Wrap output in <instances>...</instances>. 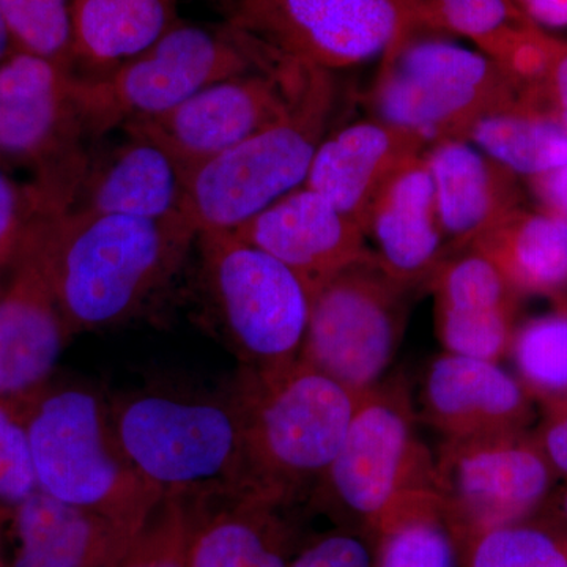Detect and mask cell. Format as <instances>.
Segmentation results:
<instances>
[{
  "mask_svg": "<svg viewBox=\"0 0 567 567\" xmlns=\"http://www.w3.org/2000/svg\"><path fill=\"white\" fill-rule=\"evenodd\" d=\"M110 409L118 445L163 502L254 498L233 386L223 393L140 388L110 399Z\"/></svg>",
  "mask_w": 567,
  "mask_h": 567,
  "instance_id": "cell-1",
  "label": "cell"
},
{
  "mask_svg": "<svg viewBox=\"0 0 567 567\" xmlns=\"http://www.w3.org/2000/svg\"><path fill=\"white\" fill-rule=\"evenodd\" d=\"M196 238L186 221L50 213L48 268L71 333L103 330L136 316L174 278Z\"/></svg>",
  "mask_w": 567,
  "mask_h": 567,
  "instance_id": "cell-2",
  "label": "cell"
},
{
  "mask_svg": "<svg viewBox=\"0 0 567 567\" xmlns=\"http://www.w3.org/2000/svg\"><path fill=\"white\" fill-rule=\"evenodd\" d=\"M233 388L254 498L281 506L316 491L344 443L361 394L301 360L278 371H241Z\"/></svg>",
  "mask_w": 567,
  "mask_h": 567,
  "instance_id": "cell-3",
  "label": "cell"
},
{
  "mask_svg": "<svg viewBox=\"0 0 567 567\" xmlns=\"http://www.w3.org/2000/svg\"><path fill=\"white\" fill-rule=\"evenodd\" d=\"M22 410L41 492L130 527H147L163 499L118 445L110 399L81 383L51 380L22 401Z\"/></svg>",
  "mask_w": 567,
  "mask_h": 567,
  "instance_id": "cell-4",
  "label": "cell"
},
{
  "mask_svg": "<svg viewBox=\"0 0 567 567\" xmlns=\"http://www.w3.org/2000/svg\"><path fill=\"white\" fill-rule=\"evenodd\" d=\"M334 106L330 71L306 69L281 118L189 175L185 215L194 233H235L303 188Z\"/></svg>",
  "mask_w": 567,
  "mask_h": 567,
  "instance_id": "cell-5",
  "label": "cell"
},
{
  "mask_svg": "<svg viewBox=\"0 0 567 567\" xmlns=\"http://www.w3.org/2000/svg\"><path fill=\"white\" fill-rule=\"evenodd\" d=\"M278 65L233 25L177 21L147 50L102 76H74V93L93 141L156 117L215 82Z\"/></svg>",
  "mask_w": 567,
  "mask_h": 567,
  "instance_id": "cell-6",
  "label": "cell"
},
{
  "mask_svg": "<svg viewBox=\"0 0 567 567\" xmlns=\"http://www.w3.org/2000/svg\"><path fill=\"white\" fill-rule=\"evenodd\" d=\"M520 95L517 81L484 52L420 33L382 55L371 106L380 121L417 133L431 145L466 141L481 118Z\"/></svg>",
  "mask_w": 567,
  "mask_h": 567,
  "instance_id": "cell-7",
  "label": "cell"
},
{
  "mask_svg": "<svg viewBox=\"0 0 567 567\" xmlns=\"http://www.w3.org/2000/svg\"><path fill=\"white\" fill-rule=\"evenodd\" d=\"M208 303L241 371L270 372L297 363L308 331V286L289 267L234 234H200Z\"/></svg>",
  "mask_w": 567,
  "mask_h": 567,
  "instance_id": "cell-8",
  "label": "cell"
},
{
  "mask_svg": "<svg viewBox=\"0 0 567 567\" xmlns=\"http://www.w3.org/2000/svg\"><path fill=\"white\" fill-rule=\"evenodd\" d=\"M74 76L29 52L0 63V166L28 174L47 212L69 210L93 153Z\"/></svg>",
  "mask_w": 567,
  "mask_h": 567,
  "instance_id": "cell-9",
  "label": "cell"
},
{
  "mask_svg": "<svg viewBox=\"0 0 567 567\" xmlns=\"http://www.w3.org/2000/svg\"><path fill=\"white\" fill-rule=\"evenodd\" d=\"M316 492L375 535L409 507L435 498V458L417 439L404 388L361 394L341 450Z\"/></svg>",
  "mask_w": 567,
  "mask_h": 567,
  "instance_id": "cell-10",
  "label": "cell"
},
{
  "mask_svg": "<svg viewBox=\"0 0 567 567\" xmlns=\"http://www.w3.org/2000/svg\"><path fill=\"white\" fill-rule=\"evenodd\" d=\"M224 22L281 62L324 71L382 58L416 35L405 0H215Z\"/></svg>",
  "mask_w": 567,
  "mask_h": 567,
  "instance_id": "cell-11",
  "label": "cell"
},
{
  "mask_svg": "<svg viewBox=\"0 0 567 567\" xmlns=\"http://www.w3.org/2000/svg\"><path fill=\"white\" fill-rule=\"evenodd\" d=\"M406 290L365 254L312 295L300 360L353 393L372 390L401 342Z\"/></svg>",
  "mask_w": 567,
  "mask_h": 567,
  "instance_id": "cell-12",
  "label": "cell"
},
{
  "mask_svg": "<svg viewBox=\"0 0 567 567\" xmlns=\"http://www.w3.org/2000/svg\"><path fill=\"white\" fill-rule=\"evenodd\" d=\"M548 481L544 457L511 434L445 440L435 457L436 494L462 548L481 533L517 524Z\"/></svg>",
  "mask_w": 567,
  "mask_h": 567,
  "instance_id": "cell-13",
  "label": "cell"
},
{
  "mask_svg": "<svg viewBox=\"0 0 567 567\" xmlns=\"http://www.w3.org/2000/svg\"><path fill=\"white\" fill-rule=\"evenodd\" d=\"M306 69L281 62L271 70L237 74L207 85L174 110L126 126L162 142L193 173L281 118L303 82Z\"/></svg>",
  "mask_w": 567,
  "mask_h": 567,
  "instance_id": "cell-14",
  "label": "cell"
},
{
  "mask_svg": "<svg viewBox=\"0 0 567 567\" xmlns=\"http://www.w3.org/2000/svg\"><path fill=\"white\" fill-rule=\"evenodd\" d=\"M48 215L33 219L0 290V401H24L47 386L73 338L48 268Z\"/></svg>",
  "mask_w": 567,
  "mask_h": 567,
  "instance_id": "cell-15",
  "label": "cell"
},
{
  "mask_svg": "<svg viewBox=\"0 0 567 567\" xmlns=\"http://www.w3.org/2000/svg\"><path fill=\"white\" fill-rule=\"evenodd\" d=\"M122 132L125 140L92 153L69 210L188 223L192 171L140 128L125 126Z\"/></svg>",
  "mask_w": 567,
  "mask_h": 567,
  "instance_id": "cell-16",
  "label": "cell"
},
{
  "mask_svg": "<svg viewBox=\"0 0 567 567\" xmlns=\"http://www.w3.org/2000/svg\"><path fill=\"white\" fill-rule=\"evenodd\" d=\"M233 234L289 267L311 295L371 252L363 227L306 186L287 194Z\"/></svg>",
  "mask_w": 567,
  "mask_h": 567,
  "instance_id": "cell-17",
  "label": "cell"
},
{
  "mask_svg": "<svg viewBox=\"0 0 567 567\" xmlns=\"http://www.w3.org/2000/svg\"><path fill=\"white\" fill-rule=\"evenodd\" d=\"M427 147L420 134L380 118L354 122L323 137L305 186L364 230L372 204L388 182Z\"/></svg>",
  "mask_w": 567,
  "mask_h": 567,
  "instance_id": "cell-18",
  "label": "cell"
},
{
  "mask_svg": "<svg viewBox=\"0 0 567 567\" xmlns=\"http://www.w3.org/2000/svg\"><path fill=\"white\" fill-rule=\"evenodd\" d=\"M446 353L498 361L513 342L514 287L487 257L465 249L447 256L427 284Z\"/></svg>",
  "mask_w": 567,
  "mask_h": 567,
  "instance_id": "cell-19",
  "label": "cell"
},
{
  "mask_svg": "<svg viewBox=\"0 0 567 567\" xmlns=\"http://www.w3.org/2000/svg\"><path fill=\"white\" fill-rule=\"evenodd\" d=\"M364 234L374 244L377 262L394 281L406 289L431 281L450 254L424 156L388 182L372 204Z\"/></svg>",
  "mask_w": 567,
  "mask_h": 567,
  "instance_id": "cell-20",
  "label": "cell"
},
{
  "mask_svg": "<svg viewBox=\"0 0 567 567\" xmlns=\"http://www.w3.org/2000/svg\"><path fill=\"white\" fill-rule=\"evenodd\" d=\"M10 567H118L144 529L39 491L10 518Z\"/></svg>",
  "mask_w": 567,
  "mask_h": 567,
  "instance_id": "cell-21",
  "label": "cell"
},
{
  "mask_svg": "<svg viewBox=\"0 0 567 567\" xmlns=\"http://www.w3.org/2000/svg\"><path fill=\"white\" fill-rule=\"evenodd\" d=\"M447 254L472 248L518 208L516 175L488 158L472 142H432L424 152Z\"/></svg>",
  "mask_w": 567,
  "mask_h": 567,
  "instance_id": "cell-22",
  "label": "cell"
},
{
  "mask_svg": "<svg viewBox=\"0 0 567 567\" xmlns=\"http://www.w3.org/2000/svg\"><path fill=\"white\" fill-rule=\"evenodd\" d=\"M423 416L446 440L511 434L525 412L520 385L495 361L445 353L429 365Z\"/></svg>",
  "mask_w": 567,
  "mask_h": 567,
  "instance_id": "cell-23",
  "label": "cell"
},
{
  "mask_svg": "<svg viewBox=\"0 0 567 567\" xmlns=\"http://www.w3.org/2000/svg\"><path fill=\"white\" fill-rule=\"evenodd\" d=\"M278 507L254 498L186 505V567H289Z\"/></svg>",
  "mask_w": 567,
  "mask_h": 567,
  "instance_id": "cell-24",
  "label": "cell"
},
{
  "mask_svg": "<svg viewBox=\"0 0 567 567\" xmlns=\"http://www.w3.org/2000/svg\"><path fill=\"white\" fill-rule=\"evenodd\" d=\"M177 21V0H71L74 73L102 76Z\"/></svg>",
  "mask_w": 567,
  "mask_h": 567,
  "instance_id": "cell-25",
  "label": "cell"
},
{
  "mask_svg": "<svg viewBox=\"0 0 567 567\" xmlns=\"http://www.w3.org/2000/svg\"><path fill=\"white\" fill-rule=\"evenodd\" d=\"M468 249L487 257L514 289L551 292L567 284L565 216L517 208Z\"/></svg>",
  "mask_w": 567,
  "mask_h": 567,
  "instance_id": "cell-26",
  "label": "cell"
},
{
  "mask_svg": "<svg viewBox=\"0 0 567 567\" xmlns=\"http://www.w3.org/2000/svg\"><path fill=\"white\" fill-rule=\"evenodd\" d=\"M416 35L454 33L476 44L477 51L514 78L537 25L514 0H405Z\"/></svg>",
  "mask_w": 567,
  "mask_h": 567,
  "instance_id": "cell-27",
  "label": "cell"
},
{
  "mask_svg": "<svg viewBox=\"0 0 567 567\" xmlns=\"http://www.w3.org/2000/svg\"><path fill=\"white\" fill-rule=\"evenodd\" d=\"M466 141L514 175L536 178L567 164V126L518 100L473 126Z\"/></svg>",
  "mask_w": 567,
  "mask_h": 567,
  "instance_id": "cell-28",
  "label": "cell"
},
{
  "mask_svg": "<svg viewBox=\"0 0 567 567\" xmlns=\"http://www.w3.org/2000/svg\"><path fill=\"white\" fill-rule=\"evenodd\" d=\"M375 567H458V543L440 498L404 511L374 535Z\"/></svg>",
  "mask_w": 567,
  "mask_h": 567,
  "instance_id": "cell-29",
  "label": "cell"
},
{
  "mask_svg": "<svg viewBox=\"0 0 567 567\" xmlns=\"http://www.w3.org/2000/svg\"><path fill=\"white\" fill-rule=\"evenodd\" d=\"M0 14L17 51L74 71L71 0H0Z\"/></svg>",
  "mask_w": 567,
  "mask_h": 567,
  "instance_id": "cell-30",
  "label": "cell"
},
{
  "mask_svg": "<svg viewBox=\"0 0 567 567\" xmlns=\"http://www.w3.org/2000/svg\"><path fill=\"white\" fill-rule=\"evenodd\" d=\"M464 554L462 567H567V544L518 524L481 533Z\"/></svg>",
  "mask_w": 567,
  "mask_h": 567,
  "instance_id": "cell-31",
  "label": "cell"
},
{
  "mask_svg": "<svg viewBox=\"0 0 567 567\" xmlns=\"http://www.w3.org/2000/svg\"><path fill=\"white\" fill-rule=\"evenodd\" d=\"M37 491L22 401H0V525Z\"/></svg>",
  "mask_w": 567,
  "mask_h": 567,
  "instance_id": "cell-32",
  "label": "cell"
},
{
  "mask_svg": "<svg viewBox=\"0 0 567 567\" xmlns=\"http://www.w3.org/2000/svg\"><path fill=\"white\" fill-rule=\"evenodd\" d=\"M522 374L547 391L567 390V316L533 320L514 339Z\"/></svg>",
  "mask_w": 567,
  "mask_h": 567,
  "instance_id": "cell-33",
  "label": "cell"
},
{
  "mask_svg": "<svg viewBox=\"0 0 567 567\" xmlns=\"http://www.w3.org/2000/svg\"><path fill=\"white\" fill-rule=\"evenodd\" d=\"M188 509L163 502L118 567H186Z\"/></svg>",
  "mask_w": 567,
  "mask_h": 567,
  "instance_id": "cell-34",
  "label": "cell"
},
{
  "mask_svg": "<svg viewBox=\"0 0 567 567\" xmlns=\"http://www.w3.org/2000/svg\"><path fill=\"white\" fill-rule=\"evenodd\" d=\"M47 213L29 183L0 166V286L9 276L33 219Z\"/></svg>",
  "mask_w": 567,
  "mask_h": 567,
  "instance_id": "cell-35",
  "label": "cell"
},
{
  "mask_svg": "<svg viewBox=\"0 0 567 567\" xmlns=\"http://www.w3.org/2000/svg\"><path fill=\"white\" fill-rule=\"evenodd\" d=\"M289 567H375L374 551L352 533H331L300 551Z\"/></svg>",
  "mask_w": 567,
  "mask_h": 567,
  "instance_id": "cell-36",
  "label": "cell"
},
{
  "mask_svg": "<svg viewBox=\"0 0 567 567\" xmlns=\"http://www.w3.org/2000/svg\"><path fill=\"white\" fill-rule=\"evenodd\" d=\"M533 188L547 212L567 218V164L550 173L532 178Z\"/></svg>",
  "mask_w": 567,
  "mask_h": 567,
  "instance_id": "cell-37",
  "label": "cell"
},
{
  "mask_svg": "<svg viewBox=\"0 0 567 567\" xmlns=\"http://www.w3.org/2000/svg\"><path fill=\"white\" fill-rule=\"evenodd\" d=\"M537 28H567V0H514Z\"/></svg>",
  "mask_w": 567,
  "mask_h": 567,
  "instance_id": "cell-38",
  "label": "cell"
},
{
  "mask_svg": "<svg viewBox=\"0 0 567 567\" xmlns=\"http://www.w3.org/2000/svg\"><path fill=\"white\" fill-rule=\"evenodd\" d=\"M546 454L551 464L567 473V415L558 417L547 429Z\"/></svg>",
  "mask_w": 567,
  "mask_h": 567,
  "instance_id": "cell-39",
  "label": "cell"
},
{
  "mask_svg": "<svg viewBox=\"0 0 567 567\" xmlns=\"http://www.w3.org/2000/svg\"><path fill=\"white\" fill-rule=\"evenodd\" d=\"M14 52H17V48H14L9 29L2 20V14H0V63L6 62Z\"/></svg>",
  "mask_w": 567,
  "mask_h": 567,
  "instance_id": "cell-40",
  "label": "cell"
},
{
  "mask_svg": "<svg viewBox=\"0 0 567 567\" xmlns=\"http://www.w3.org/2000/svg\"><path fill=\"white\" fill-rule=\"evenodd\" d=\"M565 511H566V514H567V495H566V498H565Z\"/></svg>",
  "mask_w": 567,
  "mask_h": 567,
  "instance_id": "cell-41",
  "label": "cell"
},
{
  "mask_svg": "<svg viewBox=\"0 0 567 567\" xmlns=\"http://www.w3.org/2000/svg\"><path fill=\"white\" fill-rule=\"evenodd\" d=\"M2 286H3V284H2ZM2 286H0V290H2Z\"/></svg>",
  "mask_w": 567,
  "mask_h": 567,
  "instance_id": "cell-42",
  "label": "cell"
}]
</instances>
